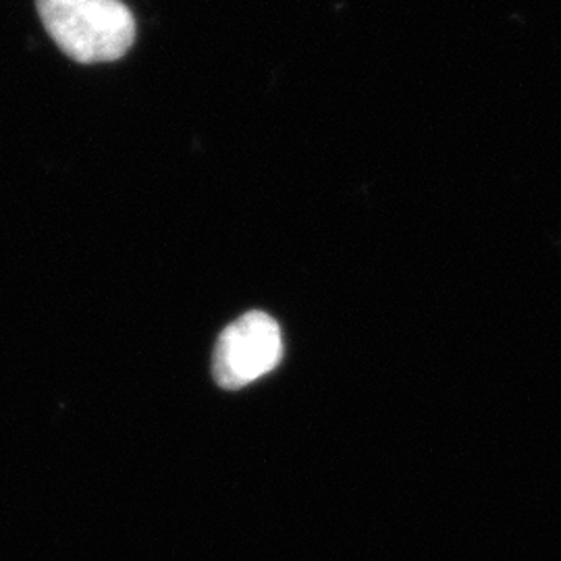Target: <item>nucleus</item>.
I'll list each match as a JSON object with an SVG mask.
<instances>
[{"label":"nucleus","instance_id":"nucleus-1","mask_svg":"<svg viewBox=\"0 0 561 561\" xmlns=\"http://www.w3.org/2000/svg\"><path fill=\"white\" fill-rule=\"evenodd\" d=\"M36 9L48 36L76 62L121 59L136 41L134 13L121 0H36Z\"/></svg>","mask_w":561,"mask_h":561},{"label":"nucleus","instance_id":"nucleus-2","mask_svg":"<svg viewBox=\"0 0 561 561\" xmlns=\"http://www.w3.org/2000/svg\"><path fill=\"white\" fill-rule=\"evenodd\" d=\"M283 337L277 321L254 310L231 322L213 356V375L222 389H241L279 366Z\"/></svg>","mask_w":561,"mask_h":561}]
</instances>
